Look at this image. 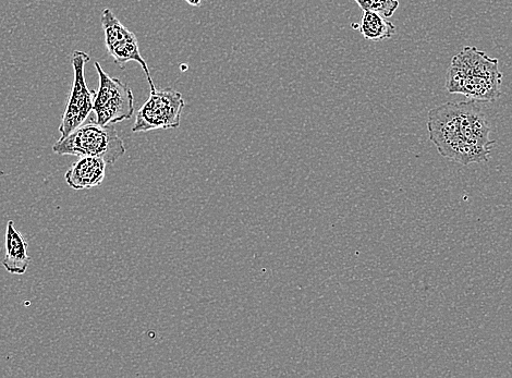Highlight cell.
<instances>
[{
  "mask_svg": "<svg viewBox=\"0 0 512 378\" xmlns=\"http://www.w3.org/2000/svg\"><path fill=\"white\" fill-rule=\"evenodd\" d=\"M503 73L498 59L487 56L477 47L466 46L449 66L446 89L463 94L469 100L494 102L501 96Z\"/></svg>",
  "mask_w": 512,
  "mask_h": 378,
  "instance_id": "6da1fadb",
  "label": "cell"
},
{
  "mask_svg": "<svg viewBox=\"0 0 512 378\" xmlns=\"http://www.w3.org/2000/svg\"><path fill=\"white\" fill-rule=\"evenodd\" d=\"M53 151L58 155L99 157L107 165H114L125 155L126 148L114 124L103 126L90 123L81 125L68 137L59 139Z\"/></svg>",
  "mask_w": 512,
  "mask_h": 378,
  "instance_id": "7a4b0ae2",
  "label": "cell"
},
{
  "mask_svg": "<svg viewBox=\"0 0 512 378\" xmlns=\"http://www.w3.org/2000/svg\"><path fill=\"white\" fill-rule=\"evenodd\" d=\"M428 129L430 140L438 153L447 160L463 166L486 162L485 158L474 151L460 136L458 103H447L431 109Z\"/></svg>",
  "mask_w": 512,
  "mask_h": 378,
  "instance_id": "3957f363",
  "label": "cell"
},
{
  "mask_svg": "<svg viewBox=\"0 0 512 378\" xmlns=\"http://www.w3.org/2000/svg\"><path fill=\"white\" fill-rule=\"evenodd\" d=\"M95 69L100 77V89L96 92L93 111L96 123L106 126L121 123L130 119L134 114V96L131 89L119 79L111 78L95 63Z\"/></svg>",
  "mask_w": 512,
  "mask_h": 378,
  "instance_id": "277c9868",
  "label": "cell"
},
{
  "mask_svg": "<svg viewBox=\"0 0 512 378\" xmlns=\"http://www.w3.org/2000/svg\"><path fill=\"white\" fill-rule=\"evenodd\" d=\"M185 106L184 97L178 91L173 89L151 91L150 99L137 114L132 132L179 128Z\"/></svg>",
  "mask_w": 512,
  "mask_h": 378,
  "instance_id": "5b68a950",
  "label": "cell"
},
{
  "mask_svg": "<svg viewBox=\"0 0 512 378\" xmlns=\"http://www.w3.org/2000/svg\"><path fill=\"white\" fill-rule=\"evenodd\" d=\"M90 60L91 57L82 51H76L72 54L71 62L75 79H73L66 111L59 127V132L62 133L60 139L68 137L72 131L83 125L93 111L96 92L88 88L84 73L85 65Z\"/></svg>",
  "mask_w": 512,
  "mask_h": 378,
  "instance_id": "8992f818",
  "label": "cell"
},
{
  "mask_svg": "<svg viewBox=\"0 0 512 378\" xmlns=\"http://www.w3.org/2000/svg\"><path fill=\"white\" fill-rule=\"evenodd\" d=\"M101 22L107 51L114 58L115 63L120 68H125L129 62L138 63L149 81L151 91H155L149 66L140 53L137 36L120 22L111 9L106 8L102 11Z\"/></svg>",
  "mask_w": 512,
  "mask_h": 378,
  "instance_id": "52a82bcc",
  "label": "cell"
},
{
  "mask_svg": "<svg viewBox=\"0 0 512 378\" xmlns=\"http://www.w3.org/2000/svg\"><path fill=\"white\" fill-rule=\"evenodd\" d=\"M106 162L99 157H80L66 173L67 184L75 190L99 187L105 178Z\"/></svg>",
  "mask_w": 512,
  "mask_h": 378,
  "instance_id": "ba28073f",
  "label": "cell"
},
{
  "mask_svg": "<svg viewBox=\"0 0 512 378\" xmlns=\"http://www.w3.org/2000/svg\"><path fill=\"white\" fill-rule=\"evenodd\" d=\"M26 238L15 227L14 222L9 221L6 228V254L2 264L5 270L12 275H23L30 264Z\"/></svg>",
  "mask_w": 512,
  "mask_h": 378,
  "instance_id": "9c48e42d",
  "label": "cell"
},
{
  "mask_svg": "<svg viewBox=\"0 0 512 378\" xmlns=\"http://www.w3.org/2000/svg\"><path fill=\"white\" fill-rule=\"evenodd\" d=\"M396 30L394 24L382 15L371 10H363L360 32L365 40L382 42L392 39Z\"/></svg>",
  "mask_w": 512,
  "mask_h": 378,
  "instance_id": "30bf717a",
  "label": "cell"
},
{
  "mask_svg": "<svg viewBox=\"0 0 512 378\" xmlns=\"http://www.w3.org/2000/svg\"><path fill=\"white\" fill-rule=\"evenodd\" d=\"M398 0H370L367 10L377 12L385 18H390L398 9Z\"/></svg>",
  "mask_w": 512,
  "mask_h": 378,
  "instance_id": "8fae6325",
  "label": "cell"
},
{
  "mask_svg": "<svg viewBox=\"0 0 512 378\" xmlns=\"http://www.w3.org/2000/svg\"><path fill=\"white\" fill-rule=\"evenodd\" d=\"M356 2L362 10H367L370 0H356Z\"/></svg>",
  "mask_w": 512,
  "mask_h": 378,
  "instance_id": "7c38bea8",
  "label": "cell"
},
{
  "mask_svg": "<svg viewBox=\"0 0 512 378\" xmlns=\"http://www.w3.org/2000/svg\"><path fill=\"white\" fill-rule=\"evenodd\" d=\"M185 2L191 6L199 7L202 3V0H185Z\"/></svg>",
  "mask_w": 512,
  "mask_h": 378,
  "instance_id": "4fadbf2b",
  "label": "cell"
}]
</instances>
